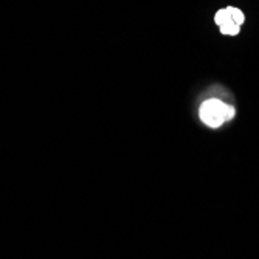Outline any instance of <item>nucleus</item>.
Wrapping results in <instances>:
<instances>
[{
	"mask_svg": "<svg viewBox=\"0 0 259 259\" xmlns=\"http://www.w3.org/2000/svg\"><path fill=\"white\" fill-rule=\"evenodd\" d=\"M214 22L218 23L219 27H222V25H225V23L233 22V19H231V16H230L228 10L225 8V10H219V11L216 13V16H214Z\"/></svg>",
	"mask_w": 259,
	"mask_h": 259,
	"instance_id": "2",
	"label": "nucleus"
},
{
	"mask_svg": "<svg viewBox=\"0 0 259 259\" xmlns=\"http://www.w3.org/2000/svg\"><path fill=\"white\" fill-rule=\"evenodd\" d=\"M227 10H228V13H230V16H231V19H233V22H234V23H238V25H241V23H244L245 16H244V13H242L239 8L228 7Z\"/></svg>",
	"mask_w": 259,
	"mask_h": 259,
	"instance_id": "4",
	"label": "nucleus"
},
{
	"mask_svg": "<svg viewBox=\"0 0 259 259\" xmlns=\"http://www.w3.org/2000/svg\"><path fill=\"white\" fill-rule=\"evenodd\" d=\"M200 120L209 127H219L225 121L231 120L236 110L233 106H228L219 100H208L200 106Z\"/></svg>",
	"mask_w": 259,
	"mask_h": 259,
	"instance_id": "1",
	"label": "nucleus"
},
{
	"mask_svg": "<svg viewBox=\"0 0 259 259\" xmlns=\"http://www.w3.org/2000/svg\"><path fill=\"white\" fill-rule=\"evenodd\" d=\"M239 31H241V25H238V23H234V22L225 23V25L221 27V33L228 34V36H236Z\"/></svg>",
	"mask_w": 259,
	"mask_h": 259,
	"instance_id": "3",
	"label": "nucleus"
}]
</instances>
